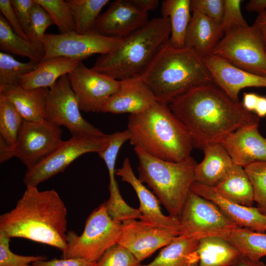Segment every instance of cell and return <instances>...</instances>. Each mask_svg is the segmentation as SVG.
Listing matches in <instances>:
<instances>
[{"instance_id":"cell-1","label":"cell","mask_w":266,"mask_h":266,"mask_svg":"<svg viewBox=\"0 0 266 266\" xmlns=\"http://www.w3.org/2000/svg\"><path fill=\"white\" fill-rule=\"evenodd\" d=\"M168 105L189 132L193 147L201 150L208 144L220 143L239 129L259 125L257 115L213 82L191 89Z\"/></svg>"},{"instance_id":"cell-2","label":"cell","mask_w":266,"mask_h":266,"mask_svg":"<svg viewBox=\"0 0 266 266\" xmlns=\"http://www.w3.org/2000/svg\"><path fill=\"white\" fill-rule=\"evenodd\" d=\"M66 216V205L55 190L40 191L28 186L15 207L0 216V232L63 252L67 245Z\"/></svg>"},{"instance_id":"cell-3","label":"cell","mask_w":266,"mask_h":266,"mask_svg":"<svg viewBox=\"0 0 266 266\" xmlns=\"http://www.w3.org/2000/svg\"><path fill=\"white\" fill-rule=\"evenodd\" d=\"M127 130L134 148L154 157L180 162L191 156L190 135L167 104L157 101L145 110L129 115Z\"/></svg>"},{"instance_id":"cell-4","label":"cell","mask_w":266,"mask_h":266,"mask_svg":"<svg viewBox=\"0 0 266 266\" xmlns=\"http://www.w3.org/2000/svg\"><path fill=\"white\" fill-rule=\"evenodd\" d=\"M170 33L168 18L149 20L113 51L100 55L92 68L118 80L139 76L169 43Z\"/></svg>"},{"instance_id":"cell-5","label":"cell","mask_w":266,"mask_h":266,"mask_svg":"<svg viewBox=\"0 0 266 266\" xmlns=\"http://www.w3.org/2000/svg\"><path fill=\"white\" fill-rule=\"evenodd\" d=\"M139 77L157 101L167 104L197 86L213 82L201 57L169 43Z\"/></svg>"},{"instance_id":"cell-6","label":"cell","mask_w":266,"mask_h":266,"mask_svg":"<svg viewBox=\"0 0 266 266\" xmlns=\"http://www.w3.org/2000/svg\"><path fill=\"white\" fill-rule=\"evenodd\" d=\"M138 159L139 180L146 184L171 217L179 219L194 181L197 164L192 157L180 162L154 157L134 148Z\"/></svg>"},{"instance_id":"cell-7","label":"cell","mask_w":266,"mask_h":266,"mask_svg":"<svg viewBox=\"0 0 266 266\" xmlns=\"http://www.w3.org/2000/svg\"><path fill=\"white\" fill-rule=\"evenodd\" d=\"M122 223L113 220L104 203L100 204L87 218L80 235L66 233V248L63 259L81 258L97 262L110 247L118 243Z\"/></svg>"},{"instance_id":"cell-8","label":"cell","mask_w":266,"mask_h":266,"mask_svg":"<svg viewBox=\"0 0 266 266\" xmlns=\"http://www.w3.org/2000/svg\"><path fill=\"white\" fill-rule=\"evenodd\" d=\"M211 54L246 71L266 77V50L254 24L225 33Z\"/></svg>"},{"instance_id":"cell-9","label":"cell","mask_w":266,"mask_h":266,"mask_svg":"<svg viewBox=\"0 0 266 266\" xmlns=\"http://www.w3.org/2000/svg\"><path fill=\"white\" fill-rule=\"evenodd\" d=\"M179 235L198 240L208 237L227 239L238 227L213 202L191 191L179 218Z\"/></svg>"},{"instance_id":"cell-10","label":"cell","mask_w":266,"mask_h":266,"mask_svg":"<svg viewBox=\"0 0 266 266\" xmlns=\"http://www.w3.org/2000/svg\"><path fill=\"white\" fill-rule=\"evenodd\" d=\"M68 74L62 76L48 89L45 120L64 126L72 136H103L105 134L82 116Z\"/></svg>"},{"instance_id":"cell-11","label":"cell","mask_w":266,"mask_h":266,"mask_svg":"<svg viewBox=\"0 0 266 266\" xmlns=\"http://www.w3.org/2000/svg\"><path fill=\"white\" fill-rule=\"evenodd\" d=\"M109 134L103 136H71L42 161L27 169L23 178L26 187H37L41 182L63 172L81 155L98 153L107 144Z\"/></svg>"},{"instance_id":"cell-12","label":"cell","mask_w":266,"mask_h":266,"mask_svg":"<svg viewBox=\"0 0 266 266\" xmlns=\"http://www.w3.org/2000/svg\"><path fill=\"white\" fill-rule=\"evenodd\" d=\"M122 40L100 34L93 30L83 34L76 32L45 34L40 40L44 51L42 61L56 57L84 60L94 54L101 55L111 52Z\"/></svg>"},{"instance_id":"cell-13","label":"cell","mask_w":266,"mask_h":266,"mask_svg":"<svg viewBox=\"0 0 266 266\" xmlns=\"http://www.w3.org/2000/svg\"><path fill=\"white\" fill-rule=\"evenodd\" d=\"M68 76L80 110L86 113L101 112L120 86V80L87 67L82 61Z\"/></svg>"},{"instance_id":"cell-14","label":"cell","mask_w":266,"mask_h":266,"mask_svg":"<svg viewBox=\"0 0 266 266\" xmlns=\"http://www.w3.org/2000/svg\"><path fill=\"white\" fill-rule=\"evenodd\" d=\"M61 128L47 121L24 120L13 156L27 169L33 167L52 153L63 141Z\"/></svg>"},{"instance_id":"cell-15","label":"cell","mask_w":266,"mask_h":266,"mask_svg":"<svg viewBox=\"0 0 266 266\" xmlns=\"http://www.w3.org/2000/svg\"><path fill=\"white\" fill-rule=\"evenodd\" d=\"M179 234L173 230L130 219L122 223L118 243L140 262L171 242Z\"/></svg>"},{"instance_id":"cell-16","label":"cell","mask_w":266,"mask_h":266,"mask_svg":"<svg viewBox=\"0 0 266 266\" xmlns=\"http://www.w3.org/2000/svg\"><path fill=\"white\" fill-rule=\"evenodd\" d=\"M148 20V13L137 8L130 0H116L100 15L93 30L106 36L123 39Z\"/></svg>"},{"instance_id":"cell-17","label":"cell","mask_w":266,"mask_h":266,"mask_svg":"<svg viewBox=\"0 0 266 266\" xmlns=\"http://www.w3.org/2000/svg\"><path fill=\"white\" fill-rule=\"evenodd\" d=\"M202 59L213 83L234 101H239V93L245 88H266V77L246 71L213 54Z\"/></svg>"},{"instance_id":"cell-18","label":"cell","mask_w":266,"mask_h":266,"mask_svg":"<svg viewBox=\"0 0 266 266\" xmlns=\"http://www.w3.org/2000/svg\"><path fill=\"white\" fill-rule=\"evenodd\" d=\"M116 174L122 181L130 184L136 193L139 201L140 220L151 225L173 230L180 234L179 220L163 213L159 200L136 177L128 158H125L122 166L116 170Z\"/></svg>"},{"instance_id":"cell-19","label":"cell","mask_w":266,"mask_h":266,"mask_svg":"<svg viewBox=\"0 0 266 266\" xmlns=\"http://www.w3.org/2000/svg\"><path fill=\"white\" fill-rule=\"evenodd\" d=\"M120 81L119 89L104 105L102 113L135 114L145 110L157 101L139 76Z\"/></svg>"},{"instance_id":"cell-20","label":"cell","mask_w":266,"mask_h":266,"mask_svg":"<svg viewBox=\"0 0 266 266\" xmlns=\"http://www.w3.org/2000/svg\"><path fill=\"white\" fill-rule=\"evenodd\" d=\"M258 128L239 129L220 142L234 165L244 168L252 163L266 161V137L261 134Z\"/></svg>"},{"instance_id":"cell-21","label":"cell","mask_w":266,"mask_h":266,"mask_svg":"<svg viewBox=\"0 0 266 266\" xmlns=\"http://www.w3.org/2000/svg\"><path fill=\"white\" fill-rule=\"evenodd\" d=\"M191 190L215 203L223 213L239 227L266 232V215L258 208L247 206L229 200L222 197L214 187L194 182Z\"/></svg>"},{"instance_id":"cell-22","label":"cell","mask_w":266,"mask_h":266,"mask_svg":"<svg viewBox=\"0 0 266 266\" xmlns=\"http://www.w3.org/2000/svg\"><path fill=\"white\" fill-rule=\"evenodd\" d=\"M185 38V47L200 57L211 54L224 35L221 24L200 12L192 10Z\"/></svg>"},{"instance_id":"cell-23","label":"cell","mask_w":266,"mask_h":266,"mask_svg":"<svg viewBox=\"0 0 266 266\" xmlns=\"http://www.w3.org/2000/svg\"><path fill=\"white\" fill-rule=\"evenodd\" d=\"M49 88L28 89L20 84L0 87L2 94L23 119L27 121H45L46 98Z\"/></svg>"},{"instance_id":"cell-24","label":"cell","mask_w":266,"mask_h":266,"mask_svg":"<svg viewBox=\"0 0 266 266\" xmlns=\"http://www.w3.org/2000/svg\"><path fill=\"white\" fill-rule=\"evenodd\" d=\"M204 158L197 164L194 170V181L215 187L228 173L234 164L220 143L208 144L202 149Z\"/></svg>"},{"instance_id":"cell-25","label":"cell","mask_w":266,"mask_h":266,"mask_svg":"<svg viewBox=\"0 0 266 266\" xmlns=\"http://www.w3.org/2000/svg\"><path fill=\"white\" fill-rule=\"evenodd\" d=\"M82 61L65 57L42 61L35 69L23 76L19 84L28 89L49 88L62 76L71 72Z\"/></svg>"},{"instance_id":"cell-26","label":"cell","mask_w":266,"mask_h":266,"mask_svg":"<svg viewBox=\"0 0 266 266\" xmlns=\"http://www.w3.org/2000/svg\"><path fill=\"white\" fill-rule=\"evenodd\" d=\"M199 240L179 235L150 263L140 266H199Z\"/></svg>"},{"instance_id":"cell-27","label":"cell","mask_w":266,"mask_h":266,"mask_svg":"<svg viewBox=\"0 0 266 266\" xmlns=\"http://www.w3.org/2000/svg\"><path fill=\"white\" fill-rule=\"evenodd\" d=\"M24 119L10 101L0 93V162L14 157Z\"/></svg>"},{"instance_id":"cell-28","label":"cell","mask_w":266,"mask_h":266,"mask_svg":"<svg viewBox=\"0 0 266 266\" xmlns=\"http://www.w3.org/2000/svg\"><path fill=\"white\" fill-rule=\"evenodd\" d=\"M223 198L247 206L254 201L253 188L244 167L233 165L226 176L215 187Z\"/></svg>"},{"instance_id":"cell-29","label":"cell","mask_w":266,"mask_h":266,"mask_svg":"<svg viewBox=\"0 0 266 266\" xmlns=\"http://www.w3.org/2000/svg\"><path fill=\"white\" fill-rule=\"evenodd\" d=\"M199 266H233L241 255L228 240L218 237L199 240Z\"/></svg>"},{"instance_id":"cell-30","label":"cell","mask_w":266,"mask_h":266,"mask_svg":"<svg viewBox=\"0 0 266 266\" xmlns=\"http://www.w3.org/2000/svg\"><path fill=\"white\" fill-rule=\"evenodd\" d=\"M191 0H164L161 7L162 17L169 19L171 33L169 44L185 47L186 33L191 17Z\"/></svg>"},{"instance_id":"cell-31","label":"cell","mask_w":266,"mask_h":266,"mask_svg":"<svg viewBox=\"0 0 266 266\" xmlns=\"http://www.w3.org/2000/svg\"><path fill=\"white\" fill-rule=\"evenodd\" d=\"M0 49L2 52L41 62L43 58L42 45L35 44L18 35L4 17L0 14Z\"/></svg>"},{"instance_id":"cell-32","label":"cell","mask_w":266,"mask_h":266,"mask_svg":"<svg viewBox=\"0 0 266 266\" xmlns=\"http://www.w3.org/2000/svg\"><path fill=\"white\" fill-rule=\"evenodd\" d=\"M240 254L252 260L266 256V233L238 227L227 239Z\"/></svg>"},{"instance_id":"cell-33","label":"cell","mask_w":266,"mask_h":266,"mask_svg":"<svg viewBox=\"0 0 266 266\" xmlns=\"http://www.w3.org/2000/svg\"><path fill=\"white\" fill-rule=\"evenodd\" d=\"M71 11L76 33L83 34L93 30L103 7L109 0H66Z\"/></svg>"},{"instance_id":"cell-34","label":"cell","mask_w":266,"mask_h":266,"mask_svg":"<svg viewBox=\"0 0 266 266\" xmlns=\"http://www.w3.org/2000/svg\"><path fill=\"white\" fill-rule=\"evenodd\" d=\"M39 63L21 62L11 55L0 52V87L19 84L24 75L35 69Z\"/></svg>"},{"instance_id":"cell-35","label":"cell","mask_w":266,"mask_h":266,"mask_svg":"<svg viewBox=\"0 0 266 266\" xmlns=\"http://www.w3.org/2000/svg\"><path fill=\"white\" fill-rule=\"evenodd\" d=\"M48 13L61 33L76 32L71 11L66 0H35Z\"/></svg>"},{"instance_id":"cell-36","label":"cell","mask_w":266,"mask_h":266,"mask_svg":"<svg viewBox=\"0 0 266 266\" xmlns=\"http://www.w3.org/2000/svg\"><path fill=\"white\" fill-rule=\"evenodd\" d=\"M244 169L253 188L257 208L266 215V161L252 163Z\"/></svg>"},{"instance_id":"cell-37","label":"cell","mask_w":266,"mask_h":266,"mask_svg":"<svg viewBox=\"0 0 266 266\" xmlns=\"http://www.w3.org/2000/svg\"><path fill=\"white\" fill-rule=\"evenodd\" d=\"M129 140L130 133L127 130L109 134L107 145L98 153L107 166L109 180L115 179V166L119 151L123 144Z\"/></svg>"},{"instance_id":"cell-38","label":"cell","mask_w":266,"mask_h":266,"mask_svg":"<svg viewBox=\"0 0 266 266\" xmlns=\"http://www.w3.org/2000/svg\"><path fill=\"white\" fill-rule=\"evenodd\" d=\"M34 1L27 37L29 41L37 44L42 45L40 40L45 35V32L48 28L54 23L43 7L35 0Z\"/></svg>"},{"instance_id":"cell-39","label":"cell","mask_w":266,"mask_h":266,"mask_svg":"<svg viewBox=\"0 0 266 266\" xmlns=\"http://www.w3.org/2000/svg\"><path fill=\"white\" fill-rule=\"evenodd\" d=\"M141 262L128 249L119 243L108 248L95 266H140Z\"/></svg>"},{"instance_id":"cell-40","label":"cell","mask_w":266,"mask_h":266,"mask_svg":"<svg viewBox=\"0 0 266 266\" xmlns=\"http://www.w3.org/2000/svg\"><path fill=\"white\" fill-rule=\"evenodd\" d=\"M10 237L0 232V266H33L32 264L46 260L45 256H23L12 252L9 248Z\"/></svg>"},{"instance_id":"cell-41","label":"cell","mask_w":266,"mask_h":266,"mask_svg":"<svg viewBox=\"0 0 266 266\" xmlns=\"http://www.w3.org/2000/svg\"><path fill=\"white\" fill-rule=\"evenodd\" d=\"M224 9L221 26L224 33L247 26L241 11V0H224Z\"/></svg>"},{"instance_id":"cell-42","label":"cell","mask_w":266,"mask_h":266,"mask_svg":"<svg viewBox=\"0 0 266 266\" xmlns=\"http://www.w3.org/2000/svg\"><path fill=\"white\" fill-rule=\"evenodd\" d=\"M224 0H191V11L197 10L221 24Z\"/></svg>"},{"instance_id":"cell-43","label":"cell","mask_w":266,"mask_h":266,"mask_svg":"<svg viewBox=\"0 0 266 266\" xmlns=\"http://www.w3.org/2000/svg\"><path fill=\"white\" fill-rule=\"evenodd\" d=\"M11 2L21 26L27 36L34 0H11Z\"/></svg>"},{"instance_id":"cell-44","label":"cell","mask_w":266,"mask_h":266,"mask_svg":"<svg viewBox=\"0 0 266 266\" xmlns=\"http://www.w3.org/2000/svg\"><path fill=\"white\" fill-rule=\"evenodd\" d=\"M0 10L15 33L21 37L28 40L15 13L11 0H0Z\"/></svg>"},{"instance_id":"cell-45","label":"cell","mask_w":266,"mask_h":266,"mask_svg":"<svg viewBox=\"0 0 266 266\" xmlns=\"http://www.w3.org/2000/svg\"><path fill=\"white\" fill-rule=\"evenodd\" d=\"M96 262H91L81 258H69L49 261L44 260L34 262L33 266H95Z\"/></svg>"},{"instance_id":"cell-46","label":"cell","mask_w":266,"mask_h":266,"mask_svg":"<svg viewBox=\"0 0 266 266\" xmlns=\"http://www.w3.org/2000/svg\"><path fill=\"white\" fill-rule=\"evenodd\" d=\"M131 2L140 10L148 13L155 9L159 5L158 0H130Z\"/></svg>"},{"instance_id":"cell-47","label":"cell","mask_w":266,"mask_h":266,"mask_svg":"<svg viewBox=\"0 0 266 266\" xmlns=\"http://www.w3.org/2000/svg\"><path fill=\"white\" fill-rule=\"evenodd\" d=\"M259 96L253 93H244L243 101L244 107L248 111H255Z\"/></svg>"},{"instance_id":"cell-48","label":"cell","mask_w":266,"mask_h":266,"mask_svg":"<svg viewBox=\"0 0 266 266\" xmlns=\"http://www.w3.org/2000/svg\"><path fill=\"white\" fill-rule=\"evenodd\" d=\"M253 24L262 36L266 50V10L258 15Z\"/></svg>"},{"instance_id":"cell-49","label":"cell","mask_w":266,"mask_h":266,"mask_svg":"<svg viewBox=\"0 0 266 266\" xmlns=\"http://www.w3.org/2000/svg\"><path fill=\"white\" fill-rule=\"evenodd\" d=\"M246 9L261 14L266 10V0H251L246 4Z\"/></svg>"},{"instance_id":"cell-50","label":"cell","mask_w":266,"mask_h":266,"mask_svg":"<svg viewBox=\"0 0 266 266\" xmlns=\"http://www.w3.org/2000/svg\"><path fill=\"white\" fill-rule=\"evenodd\" d=\"M233 266H266V265L260 260H252L241 255Z\"/></svg>"},{"instance_id":"cell-51","label":"cell","mask_w":266,"mask_h":266,"mask_svg":"<svg viewBox=\"0 0 266 266\" xmlns=\"http://www.w3.org/2000/svg\"><path fill=\"white\" fill-rule=\"evenodd\" d=\"M255 112L259 118L266 116V97L259 96Z\"/></svg>"}]
</instances>
